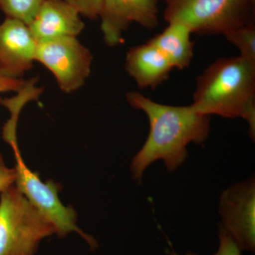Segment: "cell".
<instances>
[{"instance_id": "obj_1", "label": "cell", "mask_w": 255, "mask_h": 255, "mask_svg": "<svg viewBox=\"0 0 255 255\" xmlns=\"http://www.w3.org/2000/svg\"><path fill=\"white\" fill-rule=\"evenodd\" d=\"M126 97L132 108L145 113L150 124L147 140L130 165L135 180L140 182L145 169L159 159L169 172L177 170L187 159V145L207 140L210 117L197 113L191 105H162L137 92H128Z\"/></svg>"}, {"instance_id": "obj_2", "label": "cell", "mask_w": 255, "mask_h": 255, "mask_svg": "<svg viewBox=\"0 0 255 255\" xmlns=\"http://www.w3.org/2000/svg\"><path fill=\"white\" fill-rule=\"evenodd\" d=\"M191 106L201 115L244 119L255 140V65L240 55L216 60L198 78Z\"/></svg>"}, {"instance_id": "obj_3", "label": "cell", "mask_w": 255, "mask_h": 255, "mask_svg": "<svg viewBox=\"0 0 255 255\" xmlns=\"http://www.w3.org/2000/svg\"><path fill=\"white\" fill-rule=\"evenodd\" d=\"M167 23L179 22L192 33L223 34L255 22V0H169Z\"/></svg>"}, {"instance_id": "obj_4", "label": "cell", "mask_w": 255, "mask_h": 255, "mask_svg": "<svg viewBox=\"0 0 255 255\" xmlns=\"http://www.w3.org/2000/svg\"><path fill=\"white\" fill-rule=\"evenodd\" d=\"M54 228L14 185L0 194V255H34Z\"/></svg>"}, {"instance_id": "obj_5", "label": "cell", "mask_w": 255, "mask_h": 255, "mask_svg": "<svg viewBox=\"0 0 255 255\" xmlns=\"http://www.w3.org/2000/svg\"><path fill=\"white\" fill-rule=\"evenodd\" d=\"M14 151L16 171L15 186L27 200L54 228L55 234L60 238L69 233H78L88 243L92 249H95L97 243L77 226V214L72 206H65L59 199L62 186L53 180L43 182L36 172L31 170L24 161L18 148V144L11 146Z\"/></svg>"}, {"instance_id": "obj_6", "label": "cell", "mask_w": 255, "mask_h": 255, "mask_svg": "<svg viewBox=\"0 0 255 255\" xmlns=\"http://www.w3.org/2000/svg\"><path fill=\"white\" fill-rule=\"evenodd\" d=\"M92 60L91 51L77 37H60L37 43L36 61L53 74L65 93L83 86L91 72Z\"/></svg>"}, {"instance_id": "obj_7", "label": "cell", "mask_w": 255, "mask_h": 255, "mask_svg": "<svg viewBox=\"0 0 255 255\" xmlns=\"http://www.w3.org/2000/svg\"><path fill=\"white\" fill-rule=\"evenodd\" d=\"M220 226L241 251H255V181L251 177L225 189L220 196Z\"/></svg>"}, {"instance_id": "obj_8", "label": "cell", "mask_w": 255, "mask_h": 255, "mask_svg": "<svg viewBox=\"0 0 255 255\" xmlns=\"http://www.w3.org/2000/svg\"><path fill=\"white\" fill-rule=\"evenodd\" d=\"M159 0H103L101 29L104 41L110 47L123 41V34L131 23L147 29L159 24Z\"/></svg>"}, {"instance_id": "obj_9", "label": "cell", "mask_w": 255, "mask_h": 255, "mask_svg": "<svg viewBox=\"0 0 255 255\" xmlns=\"http://www.w3.org/2000/svg\"><path fill=\"white\" fill-rule=\"evenodd\" d=\"M37 41L26 23L6 17L0 23V73L21 78L36 61Z\"/></svg>"}, {"instance_id": "obj_10", "label": "cell", "mask_w": 255, "mask_h": 255, "mask_svg": "<svg viewBox=\"0 0 255 255\" xmlns=\"http://www.w3.org/2000/svg\"><path fill=\"white\" fill-rule=\"evenodd\" d=\"M28 27L39 43L60 37H77L85 23L78 11L64 0H43Z\"/></svg>"}, {"instance_id": "obj_11", "label": "cell", "mask_w": 255, "mask_h": 255, "mask_svg": "<svg viewBox=\"0 0 255 255\" xmlns=\"http://www.w3.org/2000/svg\"><path fill=\"white\" fill-rule=\"evenodd\" d=\"M125 69L140 88H157L169 78L172 65L154 45L147 41L127 52Z\"/></svg>"}, {"instance_id": "obj_12", "label": "cell", "mask_w": 255, "mask_h": 255, "mask_svg": "<svg viewBox=\"0 0 255 255\" xmlns=\"http://www.w3.org/2000/svg\"><path fill=\"white\" fill-rule=\"evenodd\" d=\"M191 34L185 25L171 22L163 31L148 41L162 53L173 69L182 70L189 66L194 55Z\"/></svg>"}, {"instance_id": "obj_13", "label": "cell", "mask_w": 255, "mask_h": 255, "mask_svg": "<svg viewBox=\"0 0 255 255\" xmlns=\"http://www.w3.org/2000/svg\"><path fill=\"white\" fill-rule=\"evenodd\" d=\"M223 36L239 50L240 56L255 65V22L228 31Z\"/></svg>"}, {"instance_id": "obj_14", "label": "cell", "mask_w": 255, "mask_h": 255, "mask_svg": "<svg viewBox=\"0 0 255 255\" xmlns=\"http://www.w3.org/2000/svg\"><path fill=\"white\" fill-rule=\"evenodd\" d=\"M43 0H0V9L6 17L15 18L29 25Z\"/></svg>"}, {"instance_id": "obj_15", "label": "cell", "mask_w": 255, "mask_h": 255, "mask_svg": "<svg viewBox=\"0 0 255 255\" xmlns=\"http://www.w3.org/2000/svg\"><path fill=\"white\" fill-rule=\"evenodd\" d=\"M74 9L78 11L79 14L90 18L95 19L100 17L103 6V0H64Z\"/></svg>"}, {"instance_id": "obj_16", "label": "cell", "mask_w": 255, "mask_h": 255, "mask_svg": "<svg viewBox=\"0 0 255 255\" xmlns=\"http://www.w3.org/2000/svg\"><path fill=\"white\" fill-rule=\"evenodd\" d=\"M219 248L213 255H242L241 250L231 238L226 233L221 226L219 228ZM168 255H182L172 250L167 251ZM184 255H197L192 253H188Z\"/></svg>"}, {"instance_id": "obj_17", "label": "cell", "mask_w": 255, "mask_h": 255, "mask_svg": "<svg viewBox=\"0 0 255 255\" xmlns=\"http://www.w3.org/2000/svg\"><path fill=\"white\" fill-rule=\"evenodd\" d=\"M31 80L23 78H11L0 73V94L5 92H16L19 93L28 86Z\"/></svg>"}, {"instance_id": "obj_18", "label": "cell", "mask_w": 255, "mask_h": 255, "mask_svg": "<svg viewBox=\"0 0 255 255\" xmlns=\"http://www.w3.org/2000/svg\"><path fill=\"white\" fill-rule=\"evenodd\" d=\"M16 179V169L10 168L6 165L4 157L0 152V194L14 185Z\"/></svg>"}, {"instance_id": "obj_19", "label": "cell", "mask_w": 255, "mask_h": 255, "mask_svg": "<svg viewBox=\"0 0 255 255\" xmlns=\"http://www.w3.org/2000/svg\"><path fill=\"white\" fill-rule=\"evenodd\" d=\"M159 1H166V2H167V1H169V0H159Z\"/></svg>"}]
</instances>
